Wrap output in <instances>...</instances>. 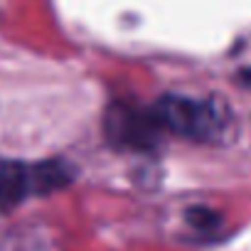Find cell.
Returning <instances> with one entry per match:
<instances>
[{
    "mask_svg": "<svg viewBox=\"0 0 251 251\" xmlns=\"http://www.w3.org/2000/svg\"><path fill=\"white\" fill-rule=\"evenodd\" d=\"M163 131H173L192 141H214L226 128V111L212 99L168 94L153 106Z\"/></svg>",
    "mask_w": 251,
    "mask_h": 251,
    "instance_id": "6da1fadb",
    "label": "cell"
},
{
    "mask_svg": "<svg viewBox=\"0 0 251 251\" xmlns=\"http://www.w3.org/2000/svg\"><path fill=\"white\" fill-rule=\"evenodd\" d=\"M72 180V170L57 160L20 163L0 158V212H10L30 195H47L64 187Z\"/></svg>",
    "mask_w": 251,
    "mask_h": 251,
    "instance_id": "7a4b0ae2",
    "label": "cell"
},
{
    "mask_svg": "<svg viewBox=\"0 0 251 251\" xmlns=\"http://www.w3.org/2000/svg\"><path fill=\"white\" fill-rule=\"evenodd\" d=\"M106 136L123 148H153L163 131L153 108H138L131 103H113L103 118Z\"/></svg>",
    "mask_w": 251,
    "mask_h": 251,
    "instance_id": "3957f363",
    "label": "cell"
}]
</instances>
